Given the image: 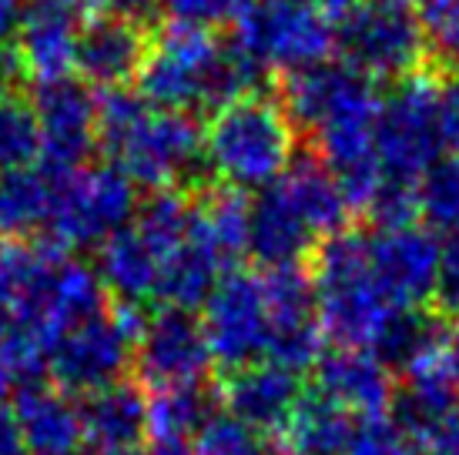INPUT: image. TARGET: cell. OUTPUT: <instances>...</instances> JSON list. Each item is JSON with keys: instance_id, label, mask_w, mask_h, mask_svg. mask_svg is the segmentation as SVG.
I'll return each mask as SVG.
<instances>
[{"instance_id": "obj_23", "label": "cell", "mask_w": 459, "mask_h": 455, "mask_svg": "<svg viewBox=\"0 0 459 455\" xmlns=\"http://www.w3.org/2000/svg\"><path fill=\"white\" fill-rule=\"evenodd\" d=\"M94 271H98L104 291L115 298V305H144L158 291L161 258L128 225L98 248Z\"/></svg>"}, {"instance_id": "obj_16", "label": "cell", "mask_w": 459, "mask_h": 455, "mask_svg": "<svg viewBox=\"0 0 459 455\" xmlns=\"http://www.w3.org/2000/svg\"><path fill=\"white\" fill-rule=\"evenodd\" d=\"M81 21L61 0H30L13 34V51L21 57L24 77L34 84L71 77L77 71Z\"/></svg>"}, {"instance_id": "obj_43", "label": "cell", "mask_w": 459, "mask_h": 455, "mask_svg": "<svg viewBox=\"0 0 459 455\" xmlns=\"http://www.w3.org/2000/svg\"><path fill=\"white\" fill-rule=\"evenodd\" d=\"M13 305H11V298H7V291H4V285H0V341L7 339L13 331Z\"/></svg>"}, {"instance_id": "obj_42", "label": "cell", "mask_w": 459, "mask_h": 455, "mask_svg": "<svg viewBox=\"0 0 459 455\" xmlns=\"http://www.w3.org/2000/svg\"><path fill=\"white\" fill-rule=\"evenodd\" d=\"M27 4H30V0H0V44H4V40H13Z\"/></svg>"}, {"instance_id": "obj_49", "label": "cell", "mask_w": 459, "mask_h": 455, "mask_svg": "<svg viewBox=\"0 0 459 455\" xmlns=\"http://www.w3.org/2000/svg\"><path fill=\"white\" fill-rule=\"evenodd\" d=\"M385 4H393V7H412V4H422V0H385Z\"/></svg>"}, {"instance_id": "obj_31", "label": "cell", "mask_w": 459, "mask_h": 455, "mask_svg": "<svg viewBox=\"0 0 459 455\" xmlns=\"http://www.w3.org/2000/svg\"><path fill=\"white\" fill-rule=\"evenodd\" d=\"M40 154L44 141L30 98H24L21 90L0 94V171L34 167Z\"/></svg>"}, {"instance_id": "obj_18", "label": "cell", "mask_w": 459, "mask_h": 455, "mask_svg": "<svg viewBox=\"0 0 459 455\" xmlns=\"http://www.w3.org/2000/svg\"><path fill=\"white\" fill-rule=\"evenodd\" d=\"M459 412V379L446 352L426 358L399 375L389 416L416 445H426L446 418Z\"/></svg>"}, {"instance_id": "obj_28", "label": "cell", "mask_w": 459, "mask_h": 455, "mask_svg": "<svg viewBox=\"0 0 459 455\" xmlns=\"http://www.w3.org/2000/svg\"><path fill=\"white\" fill-rule=\"evenodd\" d=\"M218 412V389L208 382L158 389L148 399V435L161 445H188Z\"/></svg>"}, {"instance_id": "obj_12", "label": "cell", "mask_w": 459, "mask_h": 455, "mask_svg": "<svg viewBox=\"0 0 459 455\" xmlns=\"http://www.w3.org/2000/svg\"><path fill=\"white\" fill-rule=\"evenodd\" d=\"M44 141V167L77 171L91 151H98V98L81 77L40 81L30 94Z\"/></svg>"}, {"instance_id": "obj_27", "label": "cell", "mask_w": 459, "mask_h": 455, "mask_svg": "<svg viewBox=\"0 0 459 455\" xmlns=\"http://www.w3.org/2000/svg\"><path fill=\"white\" fill-rule=\"evenodd\" d=\"M449 348V329L446 318L426 308H393V315L385 318L379 339L369 352L383 362L389 372H409L433 355Z\"/></svg>"}, {"instance_id": "obj_44", "label": "cell", "mask_w": 459, "mask_h": 455, "mask_svg": "<svg viewBox=\"0 0 459 455\" xmlns=\"http://www.w3.org/2000/svg\"><path fill=\"white\" fill-rule=\"evenodd\" d=\"M13 389H17V379H13L11 365H7V358H4V352H0V408H4L7 399H11Z\"/></svg>"}, {"instance_id": "obj_8", "label": "cell", "mask_w": 459, "mask_h": 455, "mask_svg": "<svg viewBox=\"0 0 459 455\" xmlns=\"http://www.w3.org/2000/svg\"><path fill=\"white\" fill-rule=\"evenodd\" d=\"M235 44L272 74H292L329 61L335 51V24L308 0H252L235 21Z\"/></svg>"}, {"instance_id": "obj_34", "label": "cell", "mask_w": 459, "mask_h": 455, "mask_svg": "<svg viewBox=\"0 0 459 455\" xmlns=\"http://www.w3.org/2000/svg\"><path fill=\"white\" fill-rule=\"evenodd\" d=\"M195 455H272V449L265 432L252 429L231 412H215L195 439Z\"/></svg>"}, {"instance_id": "obj_14", "label": "cell", "mask_w": 459, "mask_h": 455, "mask_svg": "<svg viewBox=\"0 0 459 455\" xmlns=\"http://www.w3.org/2000/svg\"><path fill=\"white\" fill-rule=\"evenodd\" d=\"M152 47V30L121 13H94L81 24L77 40V74L84 84L101 90H121L138 81Z\"/></svg>"}, {"instance_id": "obj_19", "label": "cell", "mask_w": 459, "mask_h": 455, "mask_svg": "<svg viewBox=\"0 0 459 455\" xmlns=\"http://www.w3.org/2000/svg\"><path fill=\"white\" fill-rule=\"evenodd\" d=\"M316 248H319V235L308 228L302 211L289 198V191L279 181L262 188V194L252 202L248 254L268 271V268L308 265Z\"/></svg>"}, {"instance_id": "obj_37", "label": "cell", "mask_w": 459, "mask_h": 455, "mask_svg": "<svg viewBox=\"0 0 459 455\" xmlns=\"http://www.w3.org/2000/svg\"><path fill=\"white\" fill-rule=\"evenodd\" d=\"M433 312L459 325V235H446L439 245V268H436Z\"/></svg>"}, {"instance_id": "obj_13", "label": "cell", "mask_w": 459, "mask_h": 455, "mask_svg": "<svg viewBox=\"0 0 459 455\" xmlns=\"http://www.w3.org/2000/svg\"><path fill=\"white\" fill-rule=\"evenodd\" d=\"M372 275L393 308H426L436 291L439 268V241L422 228H395L376 231L369 238Z\"/></svg>"}, {"instance_id": "obj_4", "label": "cell", "mask_w": 459, "mask_h": 455, "mask_svg": "<svg viewBox=\"0 0 459 455\" xmlns=\"http://www.w3.org/2000/svg\"><path fill=\"white\" fill-rule=\"evenodd\" d=\"M144 318L148 315L141 305H115L104 315L67 329L48 355L54 385L67 395L88 399L125 382V372L134 368V345Z\"/></svg>"}, {"instance_id": "obj_26", "label": "cell", "mask_w": 459, "mask_h": 455, "mask_svg": "<svg viewBox=\"0 0 459 455\" xmlns=\"http://www.w3.org/2000/svg\"><path fill=\"white\" fill-rule=\"evenodd\" d=\"M356 435L352 416L329 402L316 389H306L302 402L279 432L281 455H342Z\"/></svg>"}, {"instance_id": "obj_10", "label": "cell", "mask_w": 459, "mask_h": 455, "mask_svg": "<svg viewBox=\"0 0 459 455\" xmlns=\"http://www.w3.org/2000/svg\"><path fill=\"white\" fill-rule=\"evenodd\" d=\"M202 329L221 372L255 365L265 358L272 318H268L262 275L235 268L218 281L202 312Z\"/></svg>"}, {"instance_id": "obj_6", "label": "cell", "mask_w": 459, "mask_h": 455, "mask_svg": "<svg viewBox=\"0 0 459 455\" xmlns=\"http://www.w3.org/2000/svg\"><path fill=\"white\" fill-rule=\"evenodd\" d=\"M335 51L369 81H406L429 71L420 17L385 0H356L335 21Z\"/></svg>"}, {"instance_id": "obj_38", "label": "cell", "mask_w": 459, "mask_h": 455, "mask_svg": "<svg viewBox=\"0 0 459 455\" xmlns=\"http://www.w3.org/2000/svg\"><path fill=\"white\" fill-rule=\"evenodd\" d=\"M439 121H443V141L453 154H459V71L446 77L439 88Z\"/></svg>"}, {"instance_id": "obj_20", "label": "cell", "mask_w": 459, "mask_h": 455, "mask_svg": "<svg viewBox=\"0 0 459 455\" xmlns=\"http://www.w3.org/2000/svg\"><path fill=\"white\" fill-rule=\"evenodd\" d=\"M252 198L229 185H208L192 194V235L188 238L215 262L225 275L248 254Z\"/></svg>"}, {"instance_id": "obj_48", "label": "cell", "mask_w": 459, "mask_h": 455, "mask_svg": "<svg viewBox=\"0 0 459 455\" xmlns=\"http://www.w3.org/2000/svg\"><path fill=\"white\" fill-rule=\"evenodd\" d=\"M349 4H356V0H325V7H329V11H335V13H342Z\"/></svg>"}, {"instance_id": "obj_22", "label": "cell", "mask_w": 459, "mask_h": 455, "mask_svg": "<svg viewBox=\"0 0 459 455\" xmlns=\"http://www.w3.org/2000/svg\"><path fill=\"white\" fill-rule=\"evenodd\" d=\"M91 455H134L148 439V399L134 382H117L81 402Z\"/></svg>"}, {"instance_id": "obj_40", "label": "cell", "mask_w": 459, "mask_h": 455, "mask_svg": "<svg viewBox=\"0 0 459 455\" xmlns=\"http://www.w3.org/2000/svg\"><path fill=\"white\" fill-rule=\"evenodd\" d=\"M429 455H459V412L446 418L439 429L429 435V442L422 445Z\"/></svg>"}, {"instance_id": "obj_39", "label": "cell", "mask_w": 459, "mask_h": 455, "mask_svg": "<svg viewBox=\"0 0 459 455\" xmlns=\"http://www.w3.org/2000/svg\"><path fill=\"white\" fill-rule=\"evenodd\" d=\"M111 4V11L121 13V17H128L134 24L148 27L152 30L154 21L161 17V0H108Z\"/></svg>"}, {"instance_id": "obj_9", "label": "cell", "mask_w": 459, "mask_h": 455, "mask_svg": "<svg viewBox=\"0 0 459 455\" xmlns=\"http://www.w3.org/2000/svg\"><path fill=\"white\" fill-rule=\"evenodd\" d=\"M225 40L215 30L168 21L152 34V47L138 74V94L158 111H204L208 77Z\"/></svg>"}, {"instance_id": "obj_41", "label": "cell", "mask_w": 459, "mask_h": 455, "mask_svg": "<svg viewBox=\"0 0 459 455\" xmlns=\"http://www.w3.org/2000/svg\"><path fill=\"white\" fill-rule=\"evenodd\" d=\"M0 455H27V445L21 439V429H17V418L7 408H0Z\"/></svg>"}, {"instance_id": "obj_24", "label": "cell", "mask_w": 459, "mask_h": 455, "mask_svg": "<svg viewBox=\"0 0 459 455\" xmlns=\"http://www.w3.org/2000/svg\"><path fill=\"white\" fill-rule=\"evenodd\" d=\"M54 194L57 175L51 167L0 171V245L40 238V231L51 225Z\"/></svg>"}, {"instance_id": "obj_17", "label": "cell", "mask_w": 459, "mask_h": 455, "mask_svg": "<svg viewBox=\"0 0 459 455\" xmlns=\"http://www.w3.org/2000/svg\"><path fill=\"white\" fill-rule=\"evenodd\" d=\"M312 389L349 416H389L395 395L393 372L369 348H332L312 368Z\"/></svg>"}, {"instance_id": "obj_45", "label": "cell", "mask_w": 459, "mask_h": 455, "mask_svg": "<svg viewBox=\"0 0 459 455\" xmlns=\"http://www.w3.org/2000/svg\"><path fill=\"white\" fill-rule=\"evenodd\" d=\"M61 4H67L74 13H101L108 7V0H61Z\"/></svg>"}, {"instance_id": "obj_35", "label": "cell", "mask_w": 459, "mask_h": 455, "mask_svg": "<svg viewBox=\"0 0 459 455\" xmlns=\"http://www.w3.org/2000/svg\"><path fill=\"white\" fill-rule=\"evenodd\" d=\"M345 455H416V442L393 422V416L362 418Z\"/></svg>"}, {"instance_id": "obj_2", "label": "cell", "mask_w": 459, "mask_h": 455, "mask_svg": "<svg viewBox=\"0 0 459 455\" xmlns=\"http://www.w3.org/2000/svg\"><path fill=\"white\" fill-rule=\"evenodd\" d=\"M204 167L215 185L238 191L275 185L299 154V131L279 98L252 94L208 117Z\"/></svg>"}, {"instance_id": "obj_21", "label": "cell", "mask_w": 459, "mask_h": 455, "mask_svg": "<svg viewBox=\"0 0 459 455\" xmlns=\"http://www.w3.org/2000/svg\"><path fill=\"white\" fill-rule=\"evenodd\" d=\"M13 418L27 455H81L84 449L81 405L57 385H24L13 402Z\"/></svg>"}, {"instance_id": "obj_30", "label": "cell", "mask_w": 459, "mask_h": 455, "mask_svg": "<svg viewBox=\"0 0 459 455\" xmlns=\"http://www.w3.org/2000/svg\"><path fill=\"white\" fill-rule=\"evenodd\" d=\"M221 279H225V271L188 238L161 265V279H158L154 298H161V305H171V308H188L192 312L195 305L208 302V295L215 291V285Z\"/></svg>"}, {"instance_id": "obj_46", "label": "cell", "mask_w": 459, "mask_h": 455, "mask_svg": "<svg viewBox=\"0 0 459 455\" xmlns=\"http://www.w3.org/2000/svg\"><path fill=\"white\" fill-rule=\"evenodd\" d=\"M134 455H195V449H188V445H161V442H154L152 449H144V452H134Z\"/></svg>"}, {"instance_id": "obj_11", "label": "cell", "mask_w": 459, "mask_h": 455, "mask_svg": "<svg viewBox=\"0 0 459 455\" xmlns=\"http://www.w3.org/2000/svg\"><path fill=\"white\" fill-rule=\"evenodd\" d=\"M212 365L215 358L204 339L202 318L195 312L161 305L144 318V329L134 345V372L141 385L158 392L171 385L208 382Z\"/></svg>"}, {"instance_id": "obj_29", "label": "cell", "mask_w": 459, "mask_h": 455, "mask_svg": "<svg viewBox=\"0 0 459 455\" xmlns=\"http://www.w3.org/2000/svg\"><path fill=\"white\" fill-rule=\"evenodd\" d=\"M131 228L152 245L165 265L192 235V194L178 188L148 191V198L138 204Z\"/></svg>"}, {"instance_id": "obj_3", "label": "cell", "mask_w": 459, "mask_h": 455, "mask_svg": "<svg viewBox=\"0 0 459 455\" xmlns=\"http://www.w3.org/2000/svg\"><path fill=\"white\" fill-rule=\"evenodd\" d=\"M308 279L316 288L322 335L335 348H372L393 305L372 275L369 238L345 228L319 241L308 258Z\"/></svg>"}, {"instance_id": "obj_47", "label": "cell", "mask_w": 459, "mask_h": 455, "mask_svg": "<svg viewBox=\"0 0 459 455\" xmlns=\"http://www.w3.org/2000/svg\"><path fill=\"white\" fill-rule=\"evenodd\" d=\"M449 362H453V372H456L459 379V325L449 331Z\"/></svg>"}, {"instance_id": "obj_32", "label": "cell", "mask_w": 459, "mask_h": 455, "mask_svg": "<svg viewBox=\"0 0 459 455\" xmlns=\"http://www.w3.org/2000/svg\"><path fill=\"white\" fill-rule=\"evenodd\" d=\"M416 204L429 231L459 235V154H443L416 181Z\"/></svg>"}, {"instance_id": "obj_7", "label": "cell", "mask_w": 459, "mask_h": 455, "mask_svg": "<svg viewBox=\"0 0 459 455\" xmlns=\"http://www.w3.org/2000/svg\"><path fill=\"white\" fill-rule=\"evenodd\" d=\"M57 194L48 235L65 252L74 248H101L104 241L128 228L138 215V188L115 165L54 171Z\"/></svg>"}, {"instance_id": "obj_1", "label": "cell", "mask_w": 459, "mask_h": 455, "mask_svg": "<svg viewBox=\"0 0 459 455\" xmlns=\"http://www.w3.org/2000/svg\"><path fill=\"white\" fill-rule=\"evenodd\" d=\"M204 131L192 114L158 111L141 94L101 90L98 98V151L111 158L134 188L195 191L215 185L204 167Z\"/></svg>"}, {"instance_id": "obj_5", "label": "cell", "mask_w": 459, "mask_h": 455, "mask_svg": "<svg viewBox=\"0 0 459 455\" xmlns=\"http://www.w3.org/2000/svg\"><path fill=\"white\" fill-rule=\"evenodd\" d=\"M433 71L393 84L383 98L376 121V158L383 177L393 185L416 188L429 167L443 158V121H439V84Z\"/></svg>"}, {"instance_id": "obj_25", "label": "cell", "mask_w": 459, "mask_h": 455, "mask_svg": "<svg viewBox=\"0 0 459 455\" xmlns=\"http://www.w3.org/2000/svg\"><path fill=\"white\" fill-rule=\"evenodd\" d=\"M279 185L289 191V198L302 211L308 228L319 235V241L332 238V235H339V231L349 228V215L352 211L345 204L342 191L335 185L332 171L325 167V161L308 144L295 154L292 167L279 177Z\"/></svg>"}, {"instance_id": "obj_33", "label": "cell", "mask_w": 459, "mask_h": 455, "mask_svg": "<svg viewBox=\"0 0 459 455\" xmlns=\"http://www.w3.org/2000/svg\"><path fill=\"white\" fill-rule=\"evenodd\" d=\"M420 27L426 40V64L433 74L459 71V0H422Z\"/></svg>"}, {"instance_id": "obj_15", "label": "cell", "mask_w": 459, "mask_h": 455, "mask_svg": "<svg viewBox=\"0 0 459 455\" xmlns=\"http://www.w3.org/2000/svg\"><path fill=\"white\" fill-rule=\"evenodd\" d=\"M302 375H295L289 368L275 362H255V365L225 372L218 382V402L225 405V412L248 422L258 432L279 435L281 425L289 422L295 405L302 402Z\"/></svg>"}, {"instance_id": "obj_36", "label": "cell", "mask_w": 459, "mask_h": 455, "mask_svg": "<svg viewBox=\"0 0 459 455\" xmlns=\"http://www.w3.org/2000/svg\"><path fill=\"white\" fill-rule=\"evenodd\" d=\"M252 0H161V13L178 24L215 30L218 24H235Z\"/></svg>"}]
</instances>
